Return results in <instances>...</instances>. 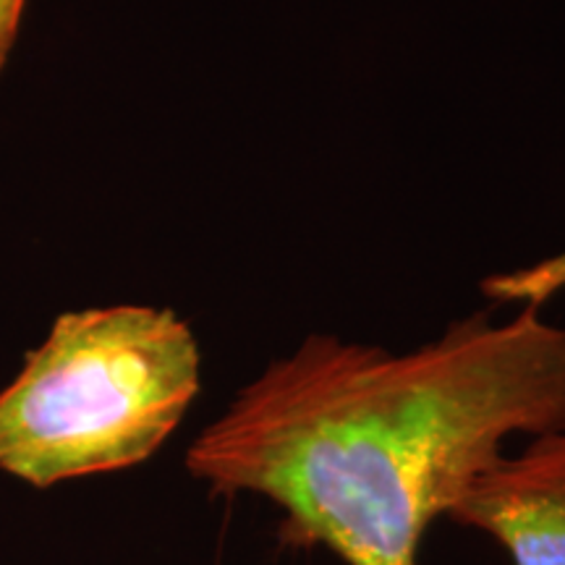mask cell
I'll use <instances>...</instances> for the list:
<instances>
[{"label": "cell", "mask_w": 565, "mask_h": 565, "mask_svg": "<svg viewBox=\"0 0 565 565\" xmlns=\"http://www.w3.org/2000/svg\"><path fill=\"white\" fill-rule=\"evenodd\" d=\"M565 429V328L536 303L475 312L412 351L312 333L189 445L212 498L257 494L280 536L345 565H416L433 526L511 435Z\"/></svg>", "instance_id": "cell-1"}, {"label": "cell", "mask_w": 565, "mask_h": 565, "mask_svg": "<svg viewBox=\"0 0 565 565\" xmlns=\"http://www.w3.org/2000/svg\"><path fill=\"white\" fill-rule=\"evenodd\" d=\"M200 387V343L173 309L61 315L0 391V471L47 490L150 461Z\"/></svg>", "instance_id": "cell-2"}, {"label": "cell", "mask_w": 565, "mask_h": 565, "mask_svg": "<svg viewBox=\"0 0 565 565\" xmlns=\"http://www.w3.org/2000/svg\"><path fill=\"white\" fill-rule=\"evenodd\" d=\"M445 519L490 534L513 565H565V429L536 435L463 487Z\"/></svg>", "instance_id": "cell-3"}, {"label": "cell", "mask_w": 565, "mask_h": 565, "mask_svg": "<svg viewBox=\"0 0 565 565\" xmlns=\"http://www.w3.org/2000/svg\"><path fill=\"white\" fill-rule=\"evenodd\" d=\"M565 288V252L521 270L494 275L484 282V294L494 301H521L542 307Z\"/></svg>", "instance_id": "cell-4"}, {"label": "cell", "mask_w": 565, "mask_h": 565, "mask_svg": "<svg viewBox=\"0 0 565 565\" xmlns=\"http://www.w3.org/2000/svg\"><path fill=\"white\" fill-rule=\"evenodd\" d=\"M26 3H30V0H0V71H3L13 45H17Z\"/></svg>", "instance_id": "cell-5"}]
</instances>
